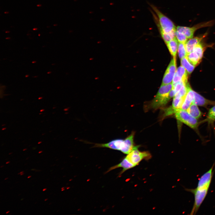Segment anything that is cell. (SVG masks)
<instances>
[{"instance_id":"cell-1","label":"cell","mask_w":215,"mask_h":215,"mask_svg":"<svg viewBox=\"0 0 215 215\" xmlns=\"http://www.w3.org/2000/svg\"><path fill=\"white\" fill-rule=\"evenodd\" d=\"M172 88V82L167 85H161L150 104L151 107L153 108H157L166 104L171 99L169 95Z\"/></svg>"},{"instance_id":"cell-2","label":"cell","mask_w":215,"mask_h":215,"mask_svg":"<svg viewBox=\"0 0 215 215\" xmlns=\"http://www.w3.org/2000/svg\"><path fill=\"white\" fill-rule=\"evenodd\" d=\"M150 6L158 17V22L156 24L160 32L169 33L175 31L176 27L173 22L162 13L156 7L152 4Z\"/></svg>"},{"instance_id":"cell-3","label":"cell","mask_w":215,"mask_h":215,"mask_svg":"<svg viewBox=\"0 0 215 215\" xmlns=\"http://www.w3.org/2000/svg\"><path fill=\"white\" fill-rule=\"evenodd\" d=\"M209 186L198 185L194 189H188L187 191L193 193L194 201L191 214H195L205 198L208 193Z\"/></svg>"},{"instance_id":"cell-4","label":"cell","mask_w":215,"mask_h":215,"mask_svg":"<svg viewBox=\"0 0 215 215\" xmlns=\"http://www.w3.org/2000/svg\"><path fill=\"white\" fill-rule=\"evenodd\" d=\"M175 115L176 119L193 129L196 128L198 125L197 119L191 115L186 110L177 109Z\"/></svg>"},{"instance_id":"cell-5","label":"cell","mask_w":215,"mask_h":215,"mask_svg":"<svg viewBox=\"0 0 215 215\" xmlns=\"http://www.w3.org/2000/svg\"><path fill=\"white\" fill-rule=\"evenodd\" d=\"M139 146H134L132 150L126 156V158L135 166L138 165L143 159L148 160L151 157L148 151L141 152L138 149Z\"/></svg>"},{"instance_id":"cell-6","label":"cell","mask_w":215,"mask_h":215,"mask_svg":"<svg viewBox=\"0 0 215 215\" xmlns=\"http://www.w3.org/2000/svg\"><path fill=\"white\" fill-rule=\"evenodd\" d=\"M214 22L213 21L202 22L191 27L178 26L176 30L184 34L188 39H191L193 37L195 32L198 29L206 27L212 26Z\"/></svg>"},{"instance_id":"cell-7","label":"cell","mask_w":215,"mask_h":215,"mask_svg":"<svg viewBox=\"0 0 215 215\" xmlns=\"http://www.w3.org/2000/svg\"><path fill=\"white\" fill-rule=\"evenodd\" d=\"M135 166L134 165L131 163L126 157H125L119 164L110 167L106 172L108 173L111 170L119 168H123L122 170L119 174V176L126 171Z\"/></svg>"},{"instance_id":"cell-8","label":"cell","mask_w":215,"mask_h":215,"mask_svg":"<svg viewBox=\"0 0 215 215\" xmlns=\"http://www.w3.org/2000/svg\"><path fill=\"white\" fill-rule=\"evenodd\" d=\"M194 98L193 102L197 105L205 107L208 105H214L215 102L206 99L194 91Z\"/></svg>"},{"instance_id":"cell-9","label":"cell","mask_w":215,"mask_h":215,"mask_svg":"<svg viewBox=\"0 0 215 215\" xmlns=\"http://www.w3.org/2000/svg\"><path fill=\"white\" fill-rule=\"evenodd\" d=\"M194 91L189 85L188 90L181 109L187 110L192 103L194 98Z\"/></svg>"},{"instance_id":"cell-10","label":"cell","mask_w":215,"mask_h":215,"mask_svg":"<svg viewBox=\"0 0 215 215\" xmlns=\"http://www.w3.org/2000/svg\"><path fill=\"white\" fill-rule=\"evenodd\" d=\"M205 35L202 37H196L190 39L185 44L187 54L193 52L194 47L199 43Z\"/></svg>"},{"instance_id":"cell-11","label":"cell","mask_w":215,"mask_h":215,"mask_svg":"<svg viewBox=\"0 0 215 215\" xmlns=\"http://www.w3.org/2000/svg\"><path fill=\"white\" fill-rule=\"evenodd\" d=\"M177 41L176 37L166 43L170 53L173 57H176L178 46Z\"/></svg>"},{"instance_id":"cell-12","label":"cell","mask_w":215,"mask_h":215,"mask_svg":"<svg viewBox=\"0 0 215 215\" xmlns=\"http://www.w3.org/2000/svg\"><path fill=\"white\" fill-rule=\"evenodd\" d=\"M187 111L191 115L197 119L199 118L202 115L201 112L197 105L193 102Z\"/></svg>"},{"instance_id":"cell-13","label":"cell","mask_w":215,"mask_h":215,"mask_svg":"<svg viewBox=\"0 0 215 215\" xmlns=\"http://www.w3.org/2000/svg\"><path fill=\"white\" fill-rule=\"evenodd\" d=\"M176 73L182 78V81L185 84L188 83V73L183 66L181 65L179 66L176 70Z\"/></svg>"},{"instance_id":"cell-14","label":"cell","mask_w":215,"mask_h":215,"mask_svg":"<svg viewBox=\"0 0 215 215\" xmlns=\"http://www.w3.org/2000/svg\"><path fill=\"white\" fill-rule=\"evenodd\" d=\"M186 57L189 62L195 66L198 65L201 60L198 55L194 51L187 54Z\"/></svg>"},{"instance_id":"cell-15","label":"cell","mask_w":215,"mask_h":215,"mask_svg":"<svg viewBox=\"0 0 215 215\" xmlns=\"http://www.w3.org/2000/svg\"><path fill=\"white\" fill-rule=\"evenodd\" d=\"M181 63L189 74L192 73L195 67L189 62L186 56L181 59Z\"/></svg>"},{"instance_id":"cell-16","label":"cell","mask_w":215,"mask_h":215,"mask_svg":"<svg viewBox=\"0 0 215 215\" xmlns=\"http://www.w3.org/2000/svg\"><path fill=\"white\" fill-rule=\"evenodd\" d=\"M176 57H173L166 71L174 76L176 70Z\"/></svg>"},{"instance_id":"cell-17","label":"cell","mask_w":215,"mask_h":215,"mask_svg":"<svg viewBox=\"0 0 215 215\" xmlns=\"http://www.w3.org/2000/svg\"><path fill=\"white\" fill-rule=\"evenodd\" d=\"M185 98H178L173 97L172 107L175 109H181L184 101Z\"/></svg>"},{"instance_id":"cell-18","label":"cell","mask_w":215,"mask_h":215,"mask_svg":"<svg viewBox=\"0 0 215 215\" xmlns=\"http://www.w3.org/2000/svg\"><path fill=\"white\" fill-rule=\"evenodd\" d=\"M175 31L169 33L160 32L163 39L166 44L176 37Z\"/></svg>"},{"instance_id":"cell-19","label":"cell","mask_w":215,"mask_h":215,"mask_svg":"<svg viewBox=\"0 0 215 215\" xmlns=\"http://www.w3.org/2000/svg\"><path fill=\"white\" fill-rule=\"evenodd\" d=\"M178 52L179 56L181 59L187 56V53L185 48V44L180 42L179 43Z\"/></svg>"},{"instance_id":"cell-20","label":"cell","mask_w":215,"mask_h":215,"mask_svg":"<svg viewBox=\"0 0 215 215\" xmlns=\"http://www.w3.org/2000/svg\"><path fill=\"white\" fill-rule=\"evenodd\" d=\"M204 50L203 46L200 42L194 47L193 51L195 52L201 60L203 56Z\"/></svg>"},{"instance_id":"cell-21","label":"cell","mask_w":215,"mask_h":215,"mask_svg":"<svg viewBox=\"0 0 215 215\" xmlns=\"http://www.w3.org/2000/svg\"><path fill=\"white\" fill-rule=\"evenodd\" d=\"M175 35L179 42L185 44L187 41L188 39L183 33L176 30L175 32Z\"/></svg>"},{"instance_id":"cell-22","label":"cell","mask_w":215,"mask_h":215,"mask_svg":"<svg viewBox=\"0 0 215 215\" xmlns=\"http://www.w3.org/2000/svg\"><path fill=\"white\" fill-rule=\"evenodd\" d=\"M173 76L167 72H165L164 74L162 85H165L169 84L172 82Z\"/></svg>"},{"instance_id":"cell-23","label":"cell","mask_w":215,"mask_h":215,"mask_svg":"<svg viewBox=\"0 0 215 215\" xmlns=\"http://www.w3.org/2000/svg\"><path fill=\"white\" fill-rule=\"evenodd\" d=\"M185 84L181 80L176 83L173 84L172 88L174 89L176 93L180 90L182 86Z\"/></svg>"},{"instance_id":"cell-24","label":"cell","mask_w":215,"mask_h":215,"mask_svg":"<svg viewBox=\"0 0 215 215\" xmlns=\"http://www.w3.org/2000/svg\"><path fill=\"white\" fill-rule=\"evenodd\" d=\"M208 116V118L211 120L215 119V106L209 110Z\"/></svg>"},{"instance_id":"cell-25","label":"cell","mask_w":215,"mask_h":215,"mask_svg":"<svg viewBox=\"0 0 215 215\" xmlns=\"http://www.w3.org/2000/svg\"><path fill=\"white\" fill-rule=\"evenodd\" d=\"M23 172H24V171H22V172H21L20 173H19L18 174H21V173H23Z\"/></svg>"},{"instance_id":"cell-26","label":"cell","mask_w":215,"mask_h":215,"mask_svg":"<svg viewBox=\"0 0 215 215\" xmlns=\"http://www.w3.org/2000/svg\"><path fill=\"white\" fill-rule=\"evenodd\" d=\"M47 189V188H44L43 190V191H44Z\"/></svg>"},{"instance_id":"cell-27","label":"cell","mask_w":215,"mask_h":215,"mask_svg":"<svg viewBox=\"0 0 215 215\" xmlns=\"http://www.w3.org/2000/svg\"><path fill=\"white\" fill-rule=\"evenodd\" d=\"M10 162L9 161H8V162H6V164H8V163H9Z\"/></svg>"},{"instance_id":"cell-28","label":"cell","mask_w":215,"mask_h":215,"mask_svg":"<svg viewBox=\"0 0 215 215\" xmlns=\"http://www.w3.org/2000/svg\"><path fill=\"white\" fill-rule=\"evenodd\" d=\"M9 212H10V211H7V212H6V214L8 213H9Z\"/></svg>"},{"instance_id":"cell-29","label":"cell","mask_w":215,"mask_h":215,"mask_svg":"<svg viewBox=\"0 0 215 215\" xmlns=\"http://www.w3.org/2000/svg\"><path fill=\"white\" fill-rule=\"evenodd\" d=\"M31 177V176H29L27 177V178H30Z\"/></svg>"},{"instance_id":"cell-30","label":"cell","mask_w":215,"mask_h":215,"mask_svg":"<svg viewBox=\"0 0 215 215\" xmlns=\"http://www.w3.org/2000/svg\"><path fill=\"white\" fill-rule=\"evenodd\" d=\"M23 174H24V173H22L20 174V175H23Z\"/></svg>"},{"instance_id":"cell-31","label":"cell","mask_w":215,"mask_h":215,"mask_svg":"<svg viewBox=\"0 0 215 215\" xmlns=\"http://www.w3.org/2000/svg\"><path fill=\"white\" fill-rule=\"evenodd\" d=\"M37 6L39 7V6H41V5L40 4H38L37 5Z\"/></svg>"},{"instance_id":"cell-32","label":"cell","mask_w":215,"mask_h":215,"mask_svg":"<svg viewBox=\"0 0 215 215\" xmlns=\"http://www.w3.org/2000/svg\"><path fill=\"white\" fill-rule=\"evenodd\" d=\"M31 170L35 171V170H36V169H32Z\"/></svg>"},{"instance_id":"cell-33","label":"cell","mask_w":215,"mask_h":215,"mask_svg":"<svg viewBox=\"0 0 215 215\" xmlns=\"http://www.w3.org/2000/svg\"><path fill=\"white\" fill-rule=\"evenodd\" d=\"M47 199H45L44 200V201H46V200H47Z\"/></svg>"},{"instance_id":"cell-34","label":"cell","mask_w":215,"mask_h":215,"mask_svg":"<svg viewBox=\"0 0 215 215\" xmlns=\"http://www.w3.org/2000/svg\"><path fill=\"white\" fill-rule=\"evenodd\" d=\"M36 29H37L36 28H34V29H33V30H36Z\"/></svg>"},{"instance_id":"cell-35","label":"cell","mask_w":215,"mask_h":215,"mask_svg":"<svg viewBox=\"0 0 215 215\" xmlns=\"http://www.w3.org/2000/svg\"><path fill=\"white\" fill-rule=\"evenodd\" d=\"M42 152V151H40V152H39V153H41V152Z\"/></svg>"},{"instance_id":"cell-36","label":"cell","mask_w":215,"mask_h":215,"mask_svg":"<svg viewBox=\"0 0 215 215\" xmlns=\"http://www.w3.org/2000/svg\"><path fill=\"white\" fill-rule=\"evenodd\" d=\"M8 179V178H5L4 179L6 180V179Z\"/></svg>"},{"instance_id":"cell-37","label":"cell","mask_w":215,"mask_h":215,"mask_svg":"<svg viewBox=\"0 0 215 215\" xmlns=\"http://www.w3.org/2000/svg\"><path fill=\"white\" fill-rule=\"evenodd\" d=\"M3 166H1V167H3Z\"/></svg>"}]
</instances>
